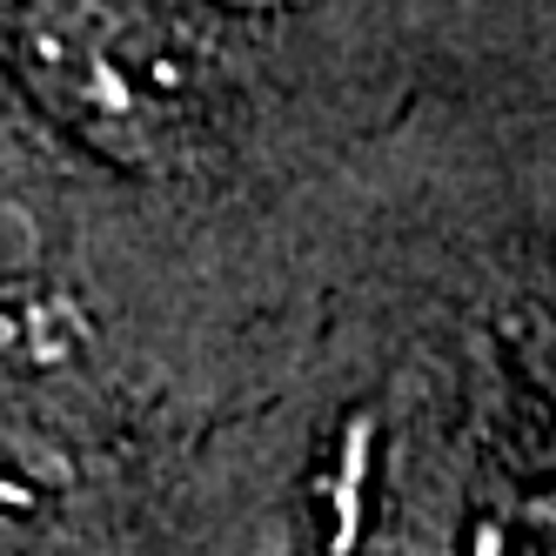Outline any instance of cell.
<instances>
[{
    "label": "cell",
    "mask_w": 556,
    "mask_h": 556,
    "mask_svg": "<svg viewBox=\"0 0 556 556\" xmlns=\"http://www.w3.org/2000/svg\"><path fill=\"white\" fill-rule=\"evenodd\" d=\"M27 249H34V228H27V215L0 194V268L8 262H27Z\"/></svg>",
    "instance_id": "1"
}]
</instances>
